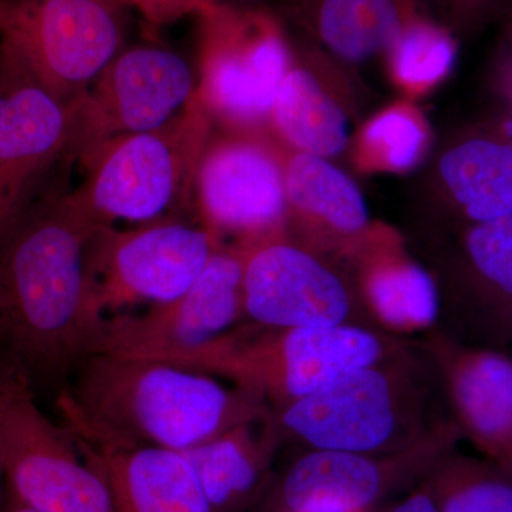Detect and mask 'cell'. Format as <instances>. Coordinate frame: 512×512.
I'll return each instance as SVG.
<instances>
[{
  "label": "cell",
  "instance_id": "10",
  "mask_svg": "<svg viewBox=\"0 0 512 512\" xmlns=\"http://www.w3.org/2000/svg\"><path fill=\"white\" fill-rule=\"evenodd\" d=\"M194 208L221 244L288 234L284 148L271 133L214 128L195 173Z\"/></svg>",
  "mask_w": 512,
  "mask_h": 512
},
{
  "label": "cell",
  "instance_id": "13",
  "mask_svg": "<svg viewBox=\"0 0 512 512\" xmlns=\"http://www.w3.org/2000/svg\"><path fill=\"white\" fill-rule=\"evenodd\" d=\"M74 103L60 100L0 52V237L72 163Z\"/></svg>",
  "mask_w": 512,
  "mask_h": 512
},
{
  "label": "cell",
  "instance_id": "19",
  "mask_svg": "<svg viewBox=\"0 0 512 512\" xmlns=\"http://www.w3.org/2000/svg\"><path fill=\"white\" fill-rule=\"evenodd\" d=\"M72 437L109 485L117 512H215L181 451Z\"/></svg>",
  "mask_w": 512,
  "mask_h": 512
},
{
  "label": "cell",
  "instance_id": "5",
  "mask_svg": "<svg viewBox=\"0 0 512 512\" xmlns=\"http://www.w3.org/2000/svg\"><path fill=\"white\" fill-rule=\"evenodd\" d=\"M214 126L197 93L164 126L113 138L79 165L70 200L96 227L147 224L194 208L198 163Z\"/></svg>",
  "mask_w": 512,
  "mask_h": 512
},
{
  "label": "cell",
  "instance_id": "28",
  "mask_svg": "<svg viewBox=\"0 0 512 512\" xmlns=\"http://www.w3.org/2000/svg\"><path fill=\"white\" fill-rule=\"evenodd\" d=\"M128 9L137 10L148 28L157 30L178 20L195 16L205 0H120Z\"/></svg>",
  "mask_w": 512,
  "mask_h": 512
},
{
  "label": "cell",
  "instance_id": "27",
  "mask_svg": "<svg viewBox=\"0 0 512 512\" xmlns=\"http://www.w3.org/2000/svg\"><path fill=\"white\" fill-rule=\"evenodd\" d=\"M386 57L397 89L414 99L447 79L456 64L457 43L450 30L423 16L403 29Z\"/></svg>",
  "mask_w": 512,
  "mask_h": 512
},
{
  "label": "cell",
  "instance_id": "21",
  "mask_svg": "<svg viewBox=\"0 0 512 512\" xmlns=\"http://www.w3.org/2000/svg\"><path fill=\"white\" fill-rule=\"evenodd\" d=\"M281 437L271 412L184 451L215 512H242L254 503L268 481Z\"/></svg>",
  "mask_w": 512,
  "mask_h": 512
},
{
  "label": "cell",
  "instance_id": "24",
  "mask_svg": "<svg viewBox=\"0 0 512 512\" xmlns=\"http://www.w3.org/2000/svg\"><path fill=\"white\" fill-rule=\"evenodd\" d=\"M269 133L279 146L323 158L349 144L348 117L315 73L293 62L276 96Z\"/></svg>",
  "mask_w": 512,
  "mask_h": 512
},
{
  "label": "cell",
  "instance_id": "33",
  "mask_svg": "<svg viewBox=\"0 0 512 512\" xmlns=\"http://www.w3.org/2000/svg\"><path fill=\"white\" fill-rule=\"evenodd\" d=\"M0 512H40L33 510V508L26 507V505H22L16 503V501L9 500L6 498L5 503L0 505Z\"/></svg>",
  "mask_w": 512,
  "mask_h": 512
},
{
  "label": "cell",
  "instance_id": "25",
  "mask_svg": "<svg viewBox=\"0 0 512 512\" xmlns=\"http://www.w3.org/2000/svg\"><path fill=\"white\" fill-rule=\"evenodd\" d=\"M440 512H512V473L454 448L419 483Z\"/></svg>",
  "mask_w": 512,
  "mask_h": 512
},
{
  "label": "cell",
  "instance_id": "29",
  "mask_svg": "<svg viewBox=\"0 0 512 512\" xmlns=\"http://www.w3.org/2000/svg\"><path fill=\"white\" fill-rule=\"evenodd\" d=\"M448 18L454 29L471 32L480 29L503 10L508 0H446Z\"/></svg>",
  "mask_w": 512,
  "mask_h": 512
},
{
  "label": "cell",
  "instance_id": "23",
  "mask_svg": "<svg viewBox=\"0 0 512 512\" xmlns=\"http://www.w3.org/2000/svg\"><path fill=\"white\" fill-rule=\"evenodd\" d=\"M421 0H298L303 19L333 56L363 63L386 55L413 20Z\"/></svg>",
  "mask_w": 512,
  "mask_h": 512
},
{
  "label": "cell",
  "instance_id": "34",
  "mask_svg": "<svg viewBox=\"0 0 512 512\" xmlns=\"http://www.w3.org/2000/svg\"><path fill=\"white\" fill-rule=\"evenodd\" d=\"M211 2L232 6H258V3L261 2V0H211Z\"/></svg>",
  "mask_w": 512,
  "mask_h": 512
},
{
  "label": "cell",
  "instance_id": "1",
  "mask_svg": "<svg viewBox=\"0 0 512 512\" xmlns=\"http://www.w3.org/2000/svg\"><path fill=\"white\" fill-rule=\"evenodd\" d=\"M92 224L59 185L0 237V343L26 375L55 380L96 352L87 245Z\"/></svg>",
  "mask_w": 512,
  "mask_h": 512
},
{
  "label": "cell",
  "instance_id": "11",
  "mask_svg": "<svg viewBox=\"0 0 512 512\" xmlns=\"http://www.w3.org/2000/svg\"><path fill=\"white\" fill-rule=\"evenodd\" d=\"M197 74L180 53L124 46L74 101L72 161L80 165L113 138L164 126L191 103Z\"/></svg>",
  "mask_w": 512,
  "mask_h": 512
},
{
  "label": "cell",
  "instance_id": "15",
  "mask_svg": "<svg viewBox=\"0 0 512 512\" xmlns=\"http://www.w3.org/2000/svg\"><path fill=\"white\" fill-rule=\"evenodd\" d=\"M244 247L247 320L285 329L356 323L355 289L312 249L289 234Z\"/></svg>",
  "mask_w": 512,
  "mask_h": 512
},
{
  "label": "cell",
  "instance_id": "30",
  "mask_svg": "<svg viewBox=\"0 0 512 512\" xmlns=\"http://www.w3.org/2000/svg\"><path fill=\"white\" fill-rule=\"evenodd\" d=\"M370 512H440L429 494L417 485L409 493L402 495L393 503L383 504Z\"/></svg>",
  "mask_w": 512,
  "mask_h": 512
},
{
  "label": "cell",
  "instance_id": "14",
  "mask_svg": "<svg viewBox=\"0 0 512 512\" xmlns=\"http://www.w3.org/2000/svg\"><path fill=\"white\" fill-rule=\"evenodd\" d=\"M247 248L221 244L194 284L174 301L143 313H116L101 323L94 353L160 357L207 345L247 320Z\"/></svg>",
  "mask_w": 512,
  "mask_h": 512
},
{
  "label": "cell",
  "instance_id": "18",
  "mask_svg": "<svg viewBox=\"0 0 512 512\" xmlns=\"http://www.w3.org/2000/svg\"><path fill=\"white\" fill-rule=\"evenodd\" d=\"M345 254L355 262L357 301L382 332L403 339L439 329V282L396 232L372 225Z\"/></svg>",
  "mask_w": 512,
  "mask_h": 512
},
{
  "label": "cell",
  "instance_id": "12",
  "mask_svg": "<svg viewBox=\"0 0 512 512\" xmlns=\"http://www.w3.org/2000/svg\"><path fill=\"white\" fill-rule=\"evenodd\" d=\"M460 440L456 423L448 417L417 443L393 453L308 450L282 480L281 512L375 510L393 495L417 487Z\"/></svg>",
  "mask_w": 512,
  "mask_h": 512
},
{
  "label": "cell",
  "instance_id": "7",
  "mask_svg": "<svg viewBox=\"0 0 512 512\" xmlns=\"http://www.w3.org/2000/svg\"><path fill=\"white\" fill-rule=\"evenodd\" d=\"M120 0H3L0 52L74 103L126 46Z\"/></svg>",
  "mask_w": 512,
  "mask_h": 512
},
{
  "label": "cell",
  "instance_id": "8",
  "mask_svg": "<svg viewBox=\"0 0 512 512\" xmlns=\"http://www.w3.org/2000/svg\"><path fill=\"white\" fill-rule=\"evenodd\" d=\"M221 242L201 222L163 218L134 228L99 227L87 245L94 306L103 318L183 295Z\"/></svg>",
  "mask_w": 512,
  "mask_h": 512
},
{
  "label": "cell",
  "instance_id": "6",
  "mask_svg": "<svg viewBox=\"0 0 512 512\" xmlns=\"http://www.w3.org/2000/svg\"><path fill=\"white\" fill-rule=\"evenodd\" d=\"M197 97L214 128L269 133L293 62L279 20L258 6L205 0L198 10Z\"/></svg>",
  "mask_w": 512,
  "mask_h": 512
},
{
  "label": "cell",
  "instance_id": "9",
  "mask_svg": "<svg viewBox=\"0 0 512 512\" xmlns=\"http://www.w3.org/2000/svg\"><path fill=\"white\" fill-rule=\"evenodd\" d=\"M10 363L2 404L6 498L40 512H117L109 485L67 427L40 409L25 370Z\"/></svg>",
  "mask_w": 512,
  "mask_h": 512
},
{
  "label": "cell",
  "instance_id": "3",
  "mask_svg": "<svg viewBox=\"0 0 512 512\" xmlns=\"http://www.w3.org/2000/svg\"><path fill=\"white\" fill-rule=\"evenodd\" d=\"M439 370L421 343L353 370L274 412L282 433L308 450L383 454L423 439L446 419H430Z\"/></svg>",
  "mask_w": 512,
  "mask_h": 512
},
{
  "label": "cell",
  "instance_id": "32",
  "mask_svg": "<svg viewBox=\"0 0 512 512\" xmlns=\"http://www.w3.org/2000/svg\"><path fill=\"white\" fill-rule=\"evenodd\" d=\"M10 360L0 362V495L2 488L5 487V466H3V444H2V404L3 396H5L6 383L10 372Z\"/></svg>",
  "mask_w": 512,
  "mask_h": 512
},
{
  "label": "cell",
  "instance_id": "31",
  "mask_svg": "<svg viewBox=\"0 0 512 512\" xmlns=\"http://www.w3.org/2000/svg\"><path fill=\"white\" fill-rule=\"evenodd\" d=\"M498 82L505 99L510 101L512 107V26L507 43H505L503 57H501L500 70H498Z\"/></svg>",
  "mask_w": 512,
  "mask_h": 512
},
{
  "label": "cell",
  "instance_id": "20",
  "mask_svg": "<svg viewBox=\"0 0 512 512\" xmlns=\"http://www.w3.org/2000/svg\"><path fill=\"white\" fill-rule=\"evenodd\" d=\"M288 232L345 252L372 227L362 191L328 158L284 150Z\"/></svg>",
  "mask_w": 512,
  "mask_h": 512
},
{
  "label": "cell",
  "instance_id": "16",
  "mask_svg": "<svg viewBox=\"0 0 512 512\" xmlns=\"http://www.w3.org/2000/svg\"><path fill=\"white\" fill-rule=\"evenodd\" d=\"M439 330L512 355V215L464 229L441 293Z\"/></svg>",
  "mask_w": 512,
  "mask_h": 512
},
{
  "label": "cell",
  "instance_id": "4",
  "mask_svg": "<svg viewBox=\"0 0 512 512\" xmlns=\"http://www.w3.org/2000/svg\"><path fill=\"white\" fill-rule=\"evenodd\" d=\"M406 345L359 323L285 329L244 320L207 345L154 359L227 380L279 412Z\"/></svg>",
  "mask_w": 512,
  "mask_h": 512
},
{
  "label": "cell",
  "instance_id": "17",
  "mask_svg": "<svg viewBox=\"0 0 512 512\" xmlns=\"http://www.w3.org/2000/svg\"><path fill=\"white\" fill-rule=\"evenodd\" d=\"M423 346L439 370L461 439L512 473V355L464 345L439 329Z\"/></svg>",
  "mask_w": 512,
  "mask_h": 512
},
{
  "label": "cell",
  "instance_id": "22",
  "mask_svg": "<svg viewBox=\"0 0 512 512\" xmlns=\"http://www.w3.org/2000/svg\"><path fill=\"white\" fill-rule=\"evenodd\" d=\"M510 124L460 138L440 158L441 183L467 227L512 215Z\"/></svg>",
  "mask_w": 512,
  "mask_h": 512
},
{
  "label": "cell",
  "instance_id": "36",
  "mask_svg": "<svg viewBox=\"0 0 512 512\" xmlns=\"http://www.w3.org/2000/svg\"><path fill=\"white\" fill-rule=\"evenodd\" d=\"M3 0H0V5H2Z\"/></svg>",
  "mask_w": 512,
  "mask_h": 512
},
{
  "label": "cell",
  "instance_id": "35",
  "mask_svg": "<svg viewBox=\"0 0 512 512\" xmlns=\"http://www.w3.org/2000/svg\"><path fill=\"white\" fill-rule=\"evenodd\" d=\"M319 512H350V511H319Z\"/></svg>",
  "mask_w": 512,
  "mask_h": 512
},
{
  "label": "cell",
  "instance_id": "2",
  "mask_svg": "<svg viewBox=\"0 0 512 512\" xmlns=\"http://www.w3.org/2000/svg\"><path fill=\"white\" fill-rule=\"evenodd\" d=\"M59 394L79 439L191 450L272 410L217 377L148 357L94 353Z\"/></svg>",
  "mask_w": 512,
  "mask_h": 512
},
{
  "label": "cell",
  "instance_id": "26",
  "mask_svg": "<svg viewBox=\"0 0 512 512\" xmlns=\"http://www.w3.org/2000/svg\"><path fill=\"white\" fill-rule=\"evenodd\" d=\"M431 130L421 111L400 101L375 114L356 136L353 158L367 173H406L426 157Z\"/></svg>",
  "mask_w": 512,
  "mask_h": 512
}]
</instances>
